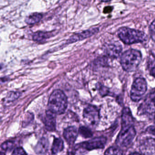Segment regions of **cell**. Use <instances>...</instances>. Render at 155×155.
I'll return each mask as SVG.
<instances>
[{"label": "cell", "instance_id": "5b68a950", "mask_svg": "<svg viewBox=\"0 0 155 155\" xmlns=\"http://www.w3.org/2000/svg\"><path fill=\"white\" fill-rule=\"evenodd\" d=\"M147 83L144 78H139L135 80L131 86L130 97L133 101H139L147 90Z\"/></svg>", "mask_w": 155, "mask_h": 155}, {"label": "cell", "instance_id": "603a6c76", "mask_svg": "<svg viewBox=\"0 0 155 155\" xmlns=\"http://www.w3.org/2000/svg\"><path fill=\"white\" fill-rule=\"evenodd\" d=\"M97 88L99 91L100 93L102 95H105L107 93V88L103 87L101 84H98Z\"/></svg>", "mask_w": 155, "mask_h": 155}, {"label": "cell", "instance_id": "3957f363", "mask_svg": "<svg viewBox=\"0 0 155 155\" xmlns=\"http://www.w3.org/2000/svg\"><path fill=\"white\" fill-rule=\"evenodd\" d=\"M142 59L140 51L135 49H130L124 52L121 56L120 64L124 70L132 72L137 69Z\"/></svg>", "mask_w": 155, "mask_h": 155}, {"label": "cell", "instance_id": "d4e9b609", "mask_svg": "<svg viewBox=\"0 0 155 155\" xmlns=\"http://www.w3.org/2000/svg\"><path fill=\"white\" fill-rule=\"evenodd\" d=\"M150 75L155 78V66L151 69L150 71Z\"/></svg>", "mask_w": 155, "mask_h": 155}, {"label": "cell", "instance_id": "8992f818", "mask_svg": "<svg viewBox=\"0 0 155 155\" xmlns=\"http://www.w3.org/2000/svg\"><path fill=\"white\" fill-rule=\"evenodd\" d=\"M107 138L104 137L94 138L91 140L86 142L79 143L76 145L74 152L80 149L84 150H91L103 148L107 142Z\"/></svg>", "mask_w": 155, "mask_h": 155}, {"label": "cell", "instance_id": "7402d4cb", "mask_svg": "<svg viewBox=\"0 0 155 155\" xmlns=\"http://www.w3.org/2000/svg\"><path fill=\"white\" fill-rule=\"evenodd\" d=\"M12 155H27V154L22 148L18 147L14 150Z\"/></svg>", "mask_w": 155, "mask_h": 155}, {"label": "cell", "instance_id": "83f0119b", "mask_svg": "<svg viewBox=\"0 0 155 155\" xmlns=\"http://www.w3.org/2000/svg\"><path fill=\"white\" fill-rule=\"evenodd\" d=\"M57 155V154H51V155Z\"/></svg>", "mask_w": 155, "mask_h": 155}, {"label": "cell", "instance_id": "7a4b0ae2", "mask_svg": "<svg viewBox=\"0 0 155 155\" xmlns=\"http://www.w3.org/2000/svg\"><path fill=\"white\" fill-rule=\"evenodd\" d=\"M48 106L49 110L55 114H62L68 106L67 96L61 90H55L50 97Z\"/></svg>", "mask_w": 155, "mask_h": 155}, {"label": "cell", "instance_id": "ba28073f", "mask_svg": "<svg viewBox=\"0 0 155 155\" xmlns=\"http://www.w3.org/2000/svg\"><path fill=\"white\" fill-rule=\"evenodd\" d=\"M139 149L142 154L152 155L155 153V139L152 137L146 138L140 141Z\"/></svg>", "mask_w": 155, "mask_h": 155}, {"label": "cell", "instance_id": "4316f807", "mask_svg": "<svg viewBox=\"0 0 155 155\" xmlns=\"http://www.w3.org/2000/svg\"><path fill=\"white\" fill-rule=\"evenodd\" d=\"M1 155H5V154L2 152H1Z\"/></svg>", "mask_w": 155, "mask_h": 155}, {"label": "cell", "instance_id": "ffe728a7", "mask_svg": "<svg viewBox=\"0 0 155 155\" xmlns=\"http://www.w3.org/2000/svg\"><path fill=\"white\" fill-rule=\"evenodd\" d=\"M13 147V143L11 141H6L2 145V148L6 151L11 150L12 149Z\"/></svg>", "mask_w": 155, "mask_h": 155}, {"label": "cell", "instance_id": "9c48e42d", "mask_svg": "<svg viewBox=\"0 0 155 155\" xmlns=\"http://www.w3.org/2000/svg\"><path fill=\"white\" fill-rule=\"evenodd\" d=\"M99 31L98 28H94L87 30L83 31L79 33H76L72 35L68 40V43H74L76 41H82L87 38H89L97 33Z\"/></svg>", "mask_w": 155, "mask_h": 155}, {"label": "cell", "instance_id": "30bf717a", "mask_svg": "<svg viewBox=\"0 0 155 155\" xmlns=\"http://www.w3.org/2000/svg\"><path fill=\"white\" fill-rule=\"evenodd\" d=\"M122 48L121 45L119 43L109 44L106 48V53L110 58H117L121 52Z\"/></svg>", "mask_w": 155, "mask_h": 155}, {"label": "cell", "instance_id": "e0dca14e", "mask_svg": "<svg viewBox=\"0 0 155 155\" xmlns=\"http://www.w3.org/2000/svg\"><path fill=\"white\" fill-rule=\"evenodd\" d=\"M104 155H123V152L119 148L112 147L106 150Z\"/></svg>", "mask_w": 155, "mask_h": 155}, {"label": "cell", "instance_id": "7c38bea8", "mask_svg": "<svg viewBox=\"0 0 155 155\" xmlns=\"http://www.w3.org/2000/svg\"><path fill=\"white\" fill-rule=\"evenodd\" d=\"M56 114L49 110L46 112L44 123L46 129L49 131H53L56 128Z\"/></svg>", "mask_w": 155, "mask_h": 155}, {"label": "cell", "instance_id": "ac0fdd59", "mask_svg": "<svg viewBox=\"0 0 155 155\" xmlns=\"http://www.w3.org/2000/svg\"><path fill=\"white\" fill-rule=\"evenodd\" d=\"M79 132L82 137L86 138L91 137L93 135L91 130L86 127H81L79 130Z\"/></svg>", "mask_w": 155, "mask_h": 155}, {"label": "cell", "instance_id": "5bb4252c", "mask_svg": "<svg viewBox=\"0 0 155 155\" xmlns=\"http://www.w3.org/2000/svg\"><path fill=\"white\" fill-rule=\"evenodd\" d=\"M42 18V14L38 12H35L28 16L26 18L25 22L28 25H34L40 21Z\"/></svg>", "mask_w": 155, "mask_h": 155}, {"label": "cell", "instance_id": "2e32d148", "mask_svg": "<svg viewBox=\"0 0 155 155\" xmlns=\"http://www.w3.org/2000/svg\"><path fill=\"white\" fill-rule=\"evenodd\" d=\"M48 143L45 139L41 140L37 146V150L40 154H43L47 151L48 148Z\"/></svg>", "mask_w": 155, "mask_h": 155}, {"label": "cell", "instance_id": "44dd1931", "mask_svg": "<svg viewBox=\"0 0 155 155\" xmlns=\"http://www.w3.org/2000/svg\"><path fill=\"white\" fill-rule=\"evenodd\" d=\"M149 31L151 38L155 41V19L152 21L150 26Z\"/></svg>", "mask_w": 155, "mask_h": 155}, {"label": "cell", "instance_id": "4fadbf2b", "mask_svg": "<svg viewBox=\"0 0 155 155\" xmlns=\"http://www.w3.org/2000/svg\"><path fill=\"white\" fill-rule=\"evenodd\" d=\"M64 148L63 140L60 138H55L51 148L52 154H57L62 151Z\"/></svg>", "mask_w": 155, "mask_h": 155}, {"label": "cell", "instance_id": "cb8c5ba5", "mask_svg": "<svg viewBox=\"0 0 155 155\" xmlns=\"http://www.w3.org/2000/svg\"><path fill=\"white\" fill-rule=\"evenodd\" d=\"M151 107H154L155 109V91L151 95Z\"/></svg>", "mask_w": 155, "mask_h": 155}, {"label": "cell", "instance_id": "484cf974", "mask_svg": "<svg viewBox=\"0 0 155 155\" xmlns=\"http://www.w3.org/2000/svg\"><path fill=\"white\" fill-rule=\"evenodd\" d=\"M140 155V154H139V153H136V152H135V153H131V154H130V155Z\"/></svg>", "mask_w": 155, "mask_h": 155}, {"label": "cell", "instance_id": "277c9868", "mask_svg": "<svg viewBox=\"0 0 155 155\" xmlns=\"http://www.w3.org/2000/svg\"><path fill=\"white\" fill-rule=\"evenodd\" d=\"M119 38L126 44L142 42L147 40V35L143 31L127 27H122L118 31Z\"/></svg>", "mask_w": 155, "mask_h": 155}, {"label": "cell", "instance_id": "d6986e66", "mask_svg": "<svg viewBox=\"0 0 155 155\" xmlns=\"http://www.w3.org/2000/svg\"><path fill=\"white\" fill-rule=\"evenodd\" d=\"M19 96V94L18 92H13V91L9 92L7 96V97L6 98V101L8 102L13 101L18 98Z\"/></svg>", "mask_w": 155, "mask_h": 155}, {"label": "cell", "instance_id": "9a60e30c", "mask_svg": "<svg viewBox=\"0 0 155 155\" xmlns=\"http://www.w3.org/2000/svg\"><path fill=\"white\" fill-rule=\"evenodd\" d=\"M51 36V33L44 31H37L34 33L33 35V40L37 42H42L44 41L49 38Z\"/></svg>", "mask_w": 155, "mask_h": 155}, {"label": "cell", "instance_id": "8fae6325", "mask_svg": "<svg viewBox=\"0 0 155 155\" xmlns=\"http://www.w3.org/2000/svg\"><path fill=\"white\" fill-rule=\"evenodd\" d=\"M78 133L75 127H70L66 128L63 132V136L68 144L72 145L76 141Z\"/></svg>", "mask_w": 155, "mask_h": 155}, {"label": "cell", "instance_id": "52a82bcc", "mask_svg": "<svg viewBox=\"0 0 155 155\" xmlns=\"http://www.w3.org/2000/svg\"><path fill=\"white\" fill-rule=\"evenodd\" d=\"M83 118L86 123L91 126H96L100 120L99 110L96 106L88 105L83 111Z\"/></svg>", "mask_w": 155, "mask_h": 155}, {"label": "cell", "instance_id": "6da1fadb", "mask_svg": "<svg viewBox=\"0 0 155 155\" xmlns=\"http://www.w3.org/2000/svg\"><path fill=\"white\" fill-rule=\"evenodd\" d=\"M133 123V117H123L121 118V129L116 140L117 145L120 147H125L132 142L136 135Z\"/></svg>", "mask_w": 155, "mask_h": 155}]
</instances>
